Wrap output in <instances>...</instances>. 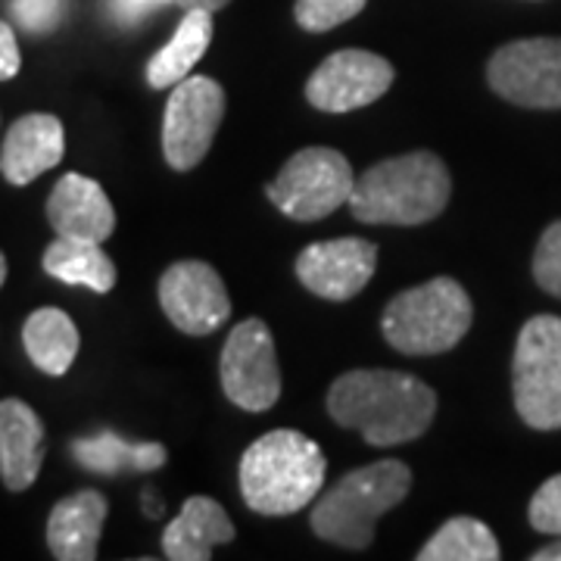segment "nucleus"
<instances>
[{
	"label": "nucleus",
	"mask_w": 561,
	"mask_h": 561,
	"mask_svg": "<svg viewBox=\"0 0 561 561\" xmlns=\"http://www.w3.org/2000/svg\"><path fill=\"white\" fill-rule=\"evenodd\" d=\"M368 0H297L294 16L306 32H331L353 16H359Z\"/></svg>",
	"instance_id": "obj_24"
},
{
	"label": "nucleus",
	"mask_w": 561,
	"mask_h": 561,
	"mask_svg": "<svg viewBox=\"0 0 561 561\" xmlns=\"http://www.w3.org/2000/svg\"><path fill=\"white\" fill-rule=\"evenodd\" d=\"M324 471L328 459L319 443L294 427H278L241 456V496L256 515H297L321 493Z\"/></svg>",
	"instance_id": "obj_2"
},
{
	"label": "nucleus",
	"mask_w": 561,
	"mask_h": 561,
	"mask_svg": "<svg viewBox=\"0 0 561 561\" xmlns=\"http://www.w3.org/2000/svg\"><path fill=\"white\" fill-rule=\"evenodd\" d=\"M144 512H150V518H160L162 505L157 502V493L153 490H144Z\"/></svg>",
	"instance_id": "obj_32"
},
{
	"label": "nucleus",
	"mask_w": 561,
	"mask_h": 561,
	"mask_svg": "<svg viewBox=\"0 0 561 561\" xmlns=\"http://www.w3.org/2000/svg\"><path fill=\"white\" fill-rule=\"evenodd\" d=\"M44 272L62 284H81L94 294H110L116 287V265L98 241L60 238L44 250Z\"/></svg>",
	"instance_id": "obj_22"
},
{
	"label": "nucleus",
	"mask_w": 561,
	"mask_h": 561,
	"mask_svg": "<svg viewBox=\"0 0 561 561\" xmlns=\"http://www.w3.org/2000/svg\"><path fill=\"white\" fill-rule=\"evenodd\" d=\"M527 518H530V527H534V530L561 537V474L549 478V481L542 483L540 490L534 493L530 508H527Z\"/></svg>",
	"instance_id": "obj_27"
},
{
	"label": "nucleus",
	"mask_w": 561,
	"mask_h": 561,
	"mask_svg": "<svg viewBox=\"0 0 561 561\" xmlns=\"http://www.w3.org/2000/svg\"><path fill=\"white\" fill-rule=\"evenodd\" d=\"M378 268V247L362 238L309 243L297 256V278L321 300H353Z\"/></svg>",
	"instance_id": "obj_13"
},
{
	"label": "nucleus",
	"mask_w": 561,
	"mask_h": 561,
	"mask_svg": "<svg viewBox=\"0 0 561 561\" xmlns=\"http://www.w3.org/2000/svg\"><path fill=\"white\" fill-rule=\"evenodd\" d=\"M69 7H72V0H7L13 22L28 35L57 32L62 20L69 16Z\"/></svg>",
	"instance_id": "obj_25"
},
{
	"label": "nucleus",
	"mask_w": 561,
	"mask_h": 561,
	"mask_svg": "<svg viewBox=\"0 0 561 561\" xmlns=\"http://www.w3.org/2000/svg\"><path fill=\"white\" fill-rule=\"evenodd\" d=\"M22 343L28 359L50 378H60L79 356V328L62 309L44 306L22 324Z\"/></svg>",
	"instance_id": "obj_20"
},
{
	"label": "nucleus",
	"mask_w": 561,
	"mask_h": 561,
	"mask_svg": "<svg viewBox=\"0 0 561 561\" xmlns=\"http://www.w3.org/2000/svg\"><path fill=\"white\" fill-rule=\"evenodd\" d=\"M500 540L478 518L446 522L419 549V561H500Z\"/></svg>",
	"instance_id": "obj_23"
},
{
	"label": "nucleus",
	"mask_w": 561,
	"mask_h": 561,
	"mask_svg": "<svg viewBox=\"0 0 561 561\" xmlns=\"http://www.w3.org/2000/svg\"><path fill=\"white\" fill-rule=\"evenodd\" d=\"M449 194L446 162L431 150H415L356 175L350 209L365 225H424L446 209Z\"/></svg>",
	"instance_id": "obj_3"
},
{
	"label": "nucleus",
	"mask_w": 561,
	"mask_h": 561,
	"mask_svg": "<svg viewBox=\"0 0 561 561\" xmlns=\"http://www.w3.org/2000/svg\"><path fill=\"white\" fill-rule=\"evenodd\" d=\"M234 540V524L219 502L191 496L181 505L179 518L162 530V552L172 561H209L213 549Z\"/></svg>",
	"instance_id": "obj_18"
},
{
	"label": "nucleus",
	"mask_w": 561,
	"mask_h": 561,
	"mask_svg": "<svg viewBox=\"0 0 561 561\" xmlns=\"http://www.w3.org/2000/svg\"><path fill=\"white\" fill-rule=\"evenodd\" d=\"M162 3H175V0H106L110 16L119 25H138L147 13H153Z\"/></svg>",
	"instance_id": "obj_28"
},
{
	"label": "nucleus",
	"mask_w": 561,
	"mask_h": 561,
	"mask_svg": "<svg viewBox=\"0 0 561 561\" xmlns=\"http://www.w3.org/2000/svg\"><path fill=\"white\" fill-rule=\"evenodd\" d=\"M397 79L393 62L371 50L346 47L331 54L306 81V101L321 113H353L381 101Z\"/></svg>",
	"instance_id": "obj_11"
},
{
	"label": "nucleus",
	"mask_w": 561,
	"mask_h": 561,
	"mask_svg": "<svg viewBox=\"0 0 561 561\" xmlns=\"http://www.w3.org/2000/svg\"><path fill=\"white\" fill-rule=\"evenodd\" d=\"M44 461V424L22 400H0V478L3 486L22 493L38 481Z\"/></svg>",
	"instance_id": "obj_16"
},
{
	"label": "nucleus",
	"mask_w": 561,
	"mask_h": 561,
	"mask_svg": "<svg viewBox=\"0 0 561 561\" xmlns=\"http://www.w3.org/2000/svg\"><path fill=\"white\" fill-rule=\"evenodd\" d=\"M3 280H7V256L0 253V287H3Z\"/></svg>",
	"instance_id": "obj_33"
},
{
	"label": "nucleus",
	"mask_w": 561,
	"mask_h": 561,
	"mask_svg": "<svg viewBox=\"0 0 561 561\" xmlns=\"http://www.w3.org/2000/svg\"><path fill=\"white\" fill-rule=\"evenodd\" d=\"M175 3H179L181 10H197L201 7V10H209V13H219L231 0H175Z\"/></svg>",
	"instance_id": "obj_30"
},
{
	"label": "nucleus",
	"mask_w": 561,
	"mask_h": 561,
	"mask_svg": "<svg viewBox=\"0 0 561 561\" xmlns=\"http://www.w3.org/2000/svg\"><path fill=\"white\" fill-rule=\"evenodd\" d=\"M353 165L334 147H306L284 162L278 179L265 187L268 201L287 219L319 221L353 197Z\"/></svg>",
	"instance_id": "obj_7"
},
{
	"label": "nucleus",
	"mask_w": 561,
	"mask_h": 561,
	"mask_svg": "<svg viewBox=\"0 0 561 561\" xmlns=\"http://www.w3.org/2000/svg\"><path fill=\"white\" fill-rule=\"evenodd\" d=\"M66 153V135L62 122L50 113H28L10 125L3 150H0V172L10 184H32L54 169Z\"/></svg>",
	"instance_id": "obj_15"
},
{
	"label": "nucleus",
	"mask_w": 561,
	"mask_h": 561,
	"mask_svg": "<svg viewBox=\"0 0 561 561\" xmlns=\"http://www.w3.org/2000/svg\"><path fill=\"white\" fill-rule=\"evenodd\" d=\"M72 456L81 468L103 478H116L122 471H157L169 459L162 443H131L113 431L72 440Z\"/></svg>",
	"instance_id": "obj_21"
},
{
	"label": "nucleus",
	"mask_w": 561,
	"mask_h": 561,
	"mask_svg": "<svg viewBox=\"0 0 561 561\" xmlns=\"http://www.w3.org/2000/svg\"><path fill=\"white\" fill-rule=\"evenodd\" d=\"M328 415L359 431L371 446H400L427 434L437 415V393L409 371L359 368L328 390Z\"/></svg>",
	"instance_id": "obj_1"
},
{
	"label": "nucleus",
	"mask_w": 561,
	"mask_h": 561,
	"mask_svg": "<svg viewBox=\"0 0 561 561\" xmlns=\"http://www.w3.org/2000/svg\"><path fill=\"white\" fill-rule=\"evenodd\" d=\"M209 44H213V13L201 7L184 10V20L179 22L172 41L147 62V84L153 91H172L179 81L194 72V66L206 57Z\"/></svg>",
	"instance_id": "obj_19"
},
{
	"label": "nucleus",
	"mask_w": 561,
	"mask_h": 561,
	"mask_svg": "<svg viewBox=\"0 0 561 561\" xmlns=\"http://www.w3.org/2000/svg\"><path fill=\"white\" fill-rule=\"evenodd\" d=\"M530 559H534V561H561V537L556 542H549V546L537 549V552H534Z\"/></svg>",
	"instance_id": "obj_31"
},
{
	"label": "nucleus",
	"mask_w": 561,
	"mask_h": 561,
	"mask_svg": "<svg viewBox=\"0 0 561 561\" xmlns=\"http://www.w3.org/2000/svg\"><path fill=\"white\" fill-rule=\"evenodd\" d=\"M106 500L98 490H79L54 505L47 518V546L60 561H94L101 546Z\"/></svg>",
	"instance_id": "obj_17"
},
{
	"label": "nucleus",
	"mask_w": 561,
	"mask_h": 561,
	"mask_svg": "<svg viewBox=\"0 0 561 561\" xmlns=\"http://www.w3.org/2000/svg\"><path fill=\"white\" fill-rule=\"evenodd\" d=\"M486 81L502 101L527 110H561V38L502 44L486 62Z\"/></svg>",
	"instance_id": "obj_9"
},
{
	"label": "nucleus",
	"mask_w": 561,
	"mask_h": 561,
	"mask_svg": "<svg viewBox=\"0 0 561 561\" xmlns=\"http://www.w3.org/2000/svg\"><path fill=\"white\" fill-rule=\"evenodd\" d=\"M22 66L20 44H16V32L0 20V81H10Z\"/></svg>",
	"instance_id": "obj_29"
},
{
	"label": "nucleus",
	"mask_w": 561,
	"mask_h": 561,
	"mask_svg": "<svg viewBox=\"0 0 561 561\" xmlns=\"http://www.w3.org/2000/svg\"><path fill=\"white\" fill-rule=\"evenodd\" d=\"M160 306L165 319L184 334H213L231 316V300L221 275L201 260L169 265L160 278Z\"/></svg>",
	"instance_id": "obj_12"
},
{
	"label": "nucleus",
	"mask_w": 561,
	"mask_h": 561,
	"mask_svg": "<svg viewBox=\"0 0 561 561\" xmlns=\"http://www.w3.org/2000/svg\"><path fill=\"white\" fill-rule=\"evenodd\" d=\"M221 390L247 412H265L280 397V368L275 337L262 319H243L221 350Z\"/></svg>",
	"instance_id": "obj_10"
},
{
	"label": "nucleus",
	"mask_w": 561,
	"mask_h": 561,
	"mask_svg": "<svg viewBox=\"0 0 561 561\" xmlns=\"http://www.w3.org/2000/svg\"><path fill=\"white\" fill-rule=\"evenodd\" d=\"M412 490V468L400 459H381L350 471L312 505V530L341 549H368L375 524L397 508Z\"/></svg>",
	"instance_id": "obj_4"
},
{
	"label": "nucleus",
	"mask_w": 561,
	"mask_h": 561,
	"mask_svg": "<svg viewBox=\"0 0 561 561\" xmlns=\"http://www.w3.org/2000/svg\"><path fill=\"white\" fill-rule=\"evenodd\" d=\"M474 306L456 278H434L397 294L383 309V337L405 356H437L468 334Z\"/></svg>",
	"instance_id": "obj_5"
},
{
	"label": "nucleus",
	"mask_w": 561,
	"mask_h": 561,
	"mask_svg": "<svg viewBox=\"0 0 561 561\" xmlns=\"http://www.w3.org/2000/svg\"><path fill=\"white\" fill-rule=\"evenodd\" d=\"M225 119V91L206 76H187L172 88L162 116V157L175 172L197 169Z\"/></svg>",
	"instance_id": "obj_8"
},
{
	"label": "nucleus",
	"mask_w": 561,
	"mask_h": 561,
	"mask_svg": "<svg viewBox=\"0 0 561 561\" xmlns=\"http://www.w3.org/2000/svg\"><path fill=\"white\" fill-rule=\"evenodd\" d=\"M534 278L546 294L561 300V221H552L542 231L537 253H534Z\"/></svg>",
	"instance_id": "obj_26"
},
{
	"label": "nucleus",
	"mask_w": 561,
	"mask_h": 561,
	"mask_svg": "<svg viewBox=\"0 0 561 561\" xmlns=\"http://www.w3.org/2000/svg\"><path fill=\"white\" fill-rule=\"evenodd\" d=\"M515 409L534 431L561 427V319L534 316L518 334L512 362Z\"/></svg>",
	"instance_id": "obj_6"
},
{
	"label": "nucleus",
	"mask_w": 561,
	"mask_h": 561,
	"mask_svg": "<svg viewBox=\"0 0 561 561\" xmlns=\"http://www.w3.org/2000/svg\"><path fill=\"white\" fill-rule=\"evenodd\" d=\"M47 221L60 238L103 243L116 228V209L98 181L69 172L47 197Z\"/></svg>",
	"instance_id": "obj_14"
}]
</instances>
